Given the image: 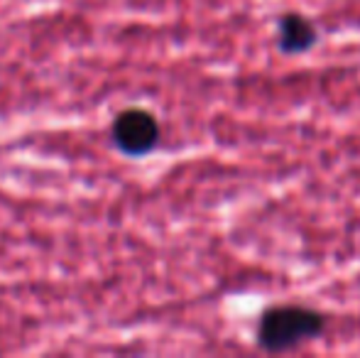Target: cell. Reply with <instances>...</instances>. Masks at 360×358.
<instances>
[{"label": "cell", "mask_w": 360, "mask_h": 358, "mask_svg": "<svg viewBox=\"0 0 360 358\" xmlns=\"http://www.w3.org/2000/svg\"><path fill=\"white\" fill-rule=\"evenodd\" d=\"M319 39V32L309 18L299 13H287L277 23V44L285 54H302L311 49Z\"/></svg>", "instance_id": "obj_3"}, {"label": "cell", "mask_w": 360, "mask_h": 358, "mask_svg": "<svg viewBox=\"0 0 360 358\" xmlns=\"http://www.w3.org/2000/svg\"><path fill=\"white\" fill-rule=\"evenodd\" d=\"M326 329L321 312L302 305H280L267 309L257 324V344L270 354H282L309 339H316Z\"/></svg>", "instance_id": "obj_1"}, {"label": "cell", "mask_w": 360, "mask_h": 358, "mask_svg": "<svg viewBox=\"0 0 360 358\" xmlns=\"http://www.w3.org/2000/svg\"><path fill=\"white\" fill-rule=\"evenodd\" d=\"M110 140L125 158H145L160 143V123L145 108H125L110 125Z\"/></svg>", "instance_id": "obj_2"}]
</instances>
